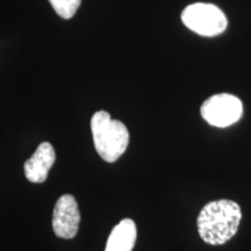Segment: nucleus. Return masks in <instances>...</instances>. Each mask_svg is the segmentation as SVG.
<instances>
[{
  "mask_svg": "<svg viewBox=\"0 0 251 251\" xmlns=\"http://www.w3.org/2000/svg\"><path fill=\"white\" fill-rule=\"evenodd\" d=\"M201 117L213 127L226 128L236 124L243 115L242 101L229 93H219L205 100L200 108Z\"/></svg>",
  "mask_w": 251,
  "mask_h": 251,
  "instance_id": "nucleus-4",
  "label": "nucleus"
},
{
  "mask_svg": "<svg viewBox=\"0 0 251 251\" xmlns=\"http://www.w3.org/2000/svg\"><path fill=\"white\" fill-rule=\"evenodd\" d=\"M56 159L55 149L49 142H42L24 165L25 176L30 183H45Z\"/></svg>",
  "mask_w": 251,
  "mask_h": 251,
  "instance_id": "nucleus-6",
  "label": "nucleus"
},
{
  "mask_svg": "<svg viewBox=\"0 0 251 251\" xmlns=\"http://www.w3.org/2000/svg\"><path fill=\"white\" fill-rule=\"evenodd\" d=\"M137 237V228L131 219H124L109 234L105 251H133Z\"/></svg>",
  "mask_w": 251,
  "mask_h": 251,
  "instance_id": "nucleus-7",
  "label": "nucleus"
},
{
  "mask_svg": "<svg viewBox=\"0 0 251 251\" xmlns=\"http://www.w3.org/2000/svg\"><path fill=\"white\" fill-rule=\"evenodd\" d=\"M80 213L77 200L71 194L59 197L52 212V229L59 238L70 240L78 233Z\"/></svg>",
  "mask_w": 251,
  "mask_h": 251,
  "instance_id": "nucleus-5",
  "label": "nucleus"
},
{
  "mask_svg": "<svg viewBox=\"0 0 251 251\" xmlns=\"http://www.w3.org/2000/svg\"><path fill=\"white\" fill-rule=\"evenodd\" d=\"M55 12L63 19H71L79 8L81 0H49Z\"/></svg>",
  "mask_w": 251,
  "mask_h": 251,
  "instance_id": "nucleus-8",
  "label": "nucleus"
},
{
  "mask_svg": "<svg viewBox=\"0 0 251 251\" xmlns=\"http://www.w3.org/2000/svg\"><path fill=\"white\" fill-rule=\"evenodd\" d=\"M181 21L190 30L207 37L222 34L228 25L227 18L218 6L203 2L187 6L181 13Z\"/></svg>",
  "mask_w": 251,
  "mask_h": 251,
  "instance_id": "nucleus-3",
  "label": "nucleus"
},
{
  "mask_svg": "<svg viewBox=\"0 0 251 251\" xmlns=\"http://www.w3.org/2000/svg\"><path fill=\"white\" fill-rule=\"evenodd\" d=\"M242 220V211L237 202L220 199L208 202L200 211L197 220L198 233L203 242L222 246L237 233Z\"/></svg>",
  "mask_w": 251,
  "mask_h": 251,
  "instance_id": "nucleus-1",
  "label": "nucleus"
},
{
  "mask_svg": "<svg viewBox=\"0 0 251 251\" xmlns=\"http://www.w3.org/2000/svg\"><path fill=\"white\" fill-rule=\"evenodd\" d=\"M94 148L103 161L113 163L124 155L129 144V131L125 124L113 120L106 111H98L91 119Z\"/></svg>",
  "mask_w": 251,
  "mask_h": 251,
  "instance_id": "nucleus-2",
  "label": "nucleus"
}]
</instances>
